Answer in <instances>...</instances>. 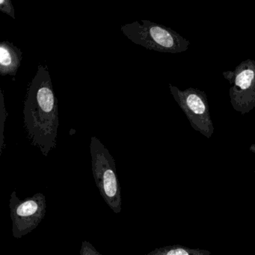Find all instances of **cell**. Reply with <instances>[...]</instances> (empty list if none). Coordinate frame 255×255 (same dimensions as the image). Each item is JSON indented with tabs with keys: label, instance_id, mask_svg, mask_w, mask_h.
I'll list each match as a JSON object with an SVG mask.
<instances>
[{
	"label": "cell",
	"instance_id": "1",
	"mask_svg": "<svg viewBox=\"0 0 255 255\" xmlns=\"http://www.w3.org/2000/svg\"><path fill=\"white\" fill-rule=\"evenodd\" d=\"M26 135L45 156L56 148L59 126L58 101L47 67L40 65L28 86L23 108Z\"/></svg>",
	"mask_w": 255,
	"mask_h": 255
},
{
	"label": "cell",
	"instance_id": "2",
	"mask_svg": "<svg viewBox=\"0 0 255 255\" xmlns=\"http://www.w3.org/2000/svg\"><path fill=\"white\" fill-rule=\"evenodd\" d=\"M121 30L135 44L160 53H183L190 45L187 39L175 31L149 20H141V23L134 22L125 25L121 27Z\"/></svg>",
	"mask_w": 255,
	"mask_h": 255
},
{
	"label": "cell",
	"instance_id": "3",
	"mask_svg": "<svg viewBox=\"0 0 255 255\" xmlns=\"http://www.w3.org/2000/svg\"><path fill=\"white\" fill-rule=\"evenodd\" d=\"M90 153L97 187L108 207L119 214L122 212V199L116 161L108 149L96 137L91 138Z\"/></svg>",
	"mask_w": 255,
	"mask_h": 255
},
{
	"label": "cell",
	"instance_id": "4",
	"mask_svg": "<svg viewBox=\"0 0 255 255\" xmlns=\"http://www.w3.org/2000/svg\"><path fill=\"white\" fill-rule=\"evenodd\" d=\"M168 87L173 98L186 115L192 128L207 138H211L214 132V126L205 92L193 88L180 90L171 84L168 85Z\"/></svg>",
	"mask_w": 255,
	"mask_h": 255
},
{
	"label": "cell",
	"instance_id": "5",
	"mask_svg": "<svg viewBox=\"0 0 255 255\" xmlns=\"http://www.w3.org/2000/svg\"><path fill=\"white\" fill-rule=\"evenodd\" d=\"M10 214L12 221V236L20 239L32 232L42 222L47 210L46 197L38 192L31 197L20 200L17 192L11 194Z\"/></svg>",
	"mask_w": 255,
	"mask_h": 255
},
{
	"label": "cell",
	"instance_id": "6",
	"mask_svg": "<svg viewBox=\"0 0 255 255\" xmlns=\"http://www.w3.org/2000/svg\"><path fill=\"white\" fill-rule=\"evenodd\" d=\"M223 76L231 85L229 95L233 108L242 115L255 110V61L246 59Z\"/></svg>",
	"mask_w": 255,
	"mask_h": 255
},
{
	"label": "cell",
	"instance_id": "7",
	"mask_svg": "<svg viewBox=\"0 0 255 255\" xmlns=\"http://www.w3.org/2000/svg\"><path fill=\"white\" fill-rule=\"evenodd\" d=\"M22 60V52L9 41L0 44V73L1 75L14 76Z\"/></svg>",
	"mask_w": 255,
	"mask_h": 255
},
{
	"label": "cell",
	"instance_id": "8",
	"mask_svg": "<svg viewBox=\"0 0 255 255\" xmlns=\"http://www.w3.org/2000/svg\"><path fill=\"white\" fill-rule=\"evenodd\" d=\"M144 255H212L209 251L201 249H190L180 245L158 248Z\"/></svg>",
	"mask_w": 255,
	"mask_h": 255
},
{
	"label": "cell",
	"instance_id": "9",
	"mask_svg": "<svg viewBox=\"0 0 255 255\" xmlns=\"http://www.w3.org/2000/svg\"><path fill=\"white\" fill-rule=\"evenodd\" d=\"M7 116L8 113L6 112V109H5V104H4V98L3 94L1 92V141H0V150H1V153H2V149H3V131H4V125H5V122L6 121Z\"/></svg>",
	"mask_w": 255,
	"mask_h": 255
},
{
	"label": "cell",
	"instance_id": "10",
	"mask_svg": "<svg viewBox=\"0 0 255 255\" xmlns=\"http://www.w3.org/2000/svg\"><path fill=\"white\" fill-rule=\"evenodd\" d=\"M80 255H103L102 254L100 253L95 246L86 241L83 240L82 243L81 249H80Z\"/></svg>",
	"mask_w": 255,
	"mask_h": 255
},
{
	"label": "cell",
	"instance_id": "11",
	"mask_svg": "<svg viewBox=\"0 0 255 255\" xmlns=\"http://www.w3.org/2000/svg\"><path fill=\"white\" fill-rule=\"evenodd\" d=\"M0 10L5 14H8L11 17L14 18V9L10 0H1L0 1Z\"/></svg>",
	"mask_w": 255,
	"mask_h": 255
}]
</instances>
